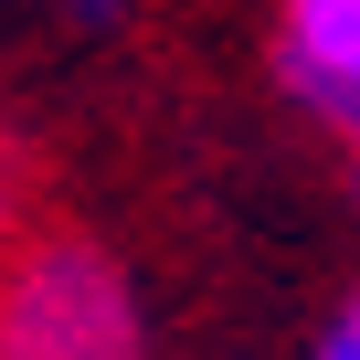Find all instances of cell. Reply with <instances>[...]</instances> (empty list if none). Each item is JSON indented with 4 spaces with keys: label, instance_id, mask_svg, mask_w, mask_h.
Returning <instances> with one entry per match:
<instances>
[{
    "label": "cell",
    "instance_id": "2",
    "mask_svg": "<svg viewBox=\"0 0 360 360\" xmlns=\"http://www.w3.org/2000/svg\"><path fill=\"white\" fill-rule=\"evenodd\" d=\"M276 53L318 117H360V0H286Z\"/></svg>",
    "mask_w": 360,
    "mask_h": 360
},
{
    "label": "cell",
    "instance_id": "4",
    "mask_svg": "<svg viewBox=\"0 0 360 360\" xmlns=\"http://www.w3.org/2000/svg\"><path fill=\"white\" fill-rule=\"evenodd\" d=\"M127 11V0H75V22H117Z\"/></svg>",
    "mask_w": 360,
    "mask_h": 360
},
{
    "label": "cell",
    "instance_id": "3",
    "mask_svg": "<svg viewBox=\"0 0 360 360\" xmlns=\"http://www.w3.org/2000/svg\"><path fill=\"white\" fill-rule=\"evenodd\" d=\"M307 360H360V297L349 307H328V328H318V349Z\"/></svg>",
    "mask_w": 360,
    "mask_h": 360
},
{
    "label": "cell",
    "instance_id": "1",
    "mask_svg": "<svg viewBox=\"0 0 360 360\" xmlns=\"http://www.w3.org/2000/svg\"><path fill=\"white\" fill-rule=\"evenodd\" d=\"M0 360H148V318L117 255L32 244L0 276Z\"/></svg>",
    "mask_w": 360,
    "mask_h": 360
},
{
    "label": "cell",
    "instance_id": "5",
    "mask_svg": "<svg viewBox=\"0 0 360 360\" xmlns=\"http://www.w3.org/2000/svg\"><path fill=\"white\" fill-rule=\"evenodd\" d=\"M339 127H349V148H360V117H339Z\"/></svg>",
    "mask_w": 360,
    "mask_h": 360
}]
</instances>
